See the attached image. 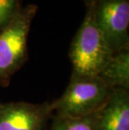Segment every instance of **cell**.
<instances>
[{
  "mask_svg": "<svg viewBox=\"0 0 129 130\" xmlns=\"http://www.w3.org/2000/svg\"><path fill=\"white\" fill-rule=\"evenodd\" d=\"M113 55V51L96 23L91 7L86 6L83 21L70 49L72 73L98 76Z\"/></svg>",
  "mask_w": 129,
  "mask_h": 130,
  "instance_id": "1",
  "label": "cell"
},
{
  "mask_svg": "<svg viewBox=\"0 0 129 130\" xmlns=\"http://www.w3.org/2000/svg\"><path fill=\"white\" fill-rule=\"evenodd\" d=\"M37 11L35 4L20 6L0 29V86L9 83L26 61L29 33Z\"/></svg>",
  "mask_w": 129,
  "mask_h": 130,
  "instance_id": "2",
  "label": "cell"
},
{
  "mask_svg": "<svg viewBox=\"0 0 129 130\" xmlns=\"http://www.w3.org/2000/svg\"><path fill=\"white\" fill-rule=\"evenodd\" d=\"M112 90L99 76L71 75L65 92L50 102L54 116L81 118L97 112Z\"/></svg>",
  "mask_w": 129,
  "mask_h": 130,
  "instance_id": "3",
  "label": "cell"
},
{
  "mask_svg": "<svg viewBox=\"0 0 129 130\" xmlns=\"http://www.w3.org/2000/svg\"><path fill=\"white\" fill-rule=\"evenodd\" d=\"M114 53L129 49V0H99L89 5Z\"/></svg>",
  "mask_w": 129,
  "mask_h": 130,
  "instance_id": "4",
  "label": "cell"
},
{
  "mask_svg": "<svg viewBox=\"0 0 129 130\" xmlns=\"http://www.w3.org/2000/svg\"><path fill=\"white\" fill-rule=\"evenodd\" d=\"M53 117L50 102H10L0 104V130H47Z\"/></svg>",
  "mask_w": 129,
  "mask_h": 130,
  "instance_id": "5",
  "label": "cell"
},
{
  "mask_svg": "<svg viewBox=\"0 0 129 130\" xmlns=\"http://www.w3.org/2000/svg\"><path fill=\"white\" fill-rule=\"evenodd\" d=\"M97 118L99 130H129V90L112 88Z\"/></svg>",
  "mask_w": 129,
  "mask_h": 130,
  "instance_id": "6",
  "label": "cell"
},
{
  "mask_svg": "<svg viewBox=\"0 0 129 130\" xmlns=\"http://www.w3.org/2000/svg\"><path fill=\"white\" fill-rule=\"evenodd\" d=\"M98 76L111 88L129 90V49L114 53Z\"/></svg>",
  "mask_w": 129,
  "mask_h": 130,
  "instance_id": "7",
  "label": "cell"
},
{
  "mask_svg": "<svg viewBox=\"0 0 129 130\" xmlns=\"http://www.w3.org/2000/svg\"><path fill=\"white\" fill-rule=\"evenodd\" d=\"M50 130H99L97 112L81 118L54 116Z\"/></svg>",
  "mask_w": 129,
  "mask_h": 130,
  "instance_id": "8",
  "label": "cell"
},
{
  "mask_svg": "<svg viewBox=\"0 0 129 130\" xmlns=\"http://www.w3.org/2000/svg\"><path fill=\"white\" fill-rule=\"evenodd\" d=\"M20 0H0V29L20 9Z\"/></svg>",
  "mask_w": 129,
  "mask_h": 130,
  "instance_id": "9",
  "label": "cell"
},
{
  "mask_svg": "<svg viewBox=\"0 0 129 130\" xmlns=\"http://www.w3.org/2000/svg\"><path fill=\"white\" fill-rule=\"evenodd\" d=\"M99 1V0H84L85 4H86V6H89V5H91L93 4H95L96 2Z\"/></svg>",
  "mask_w": 129,
  "mask_h": 130,
  "instance_id": "10",
  "label": "cell"
}]
</instances>
